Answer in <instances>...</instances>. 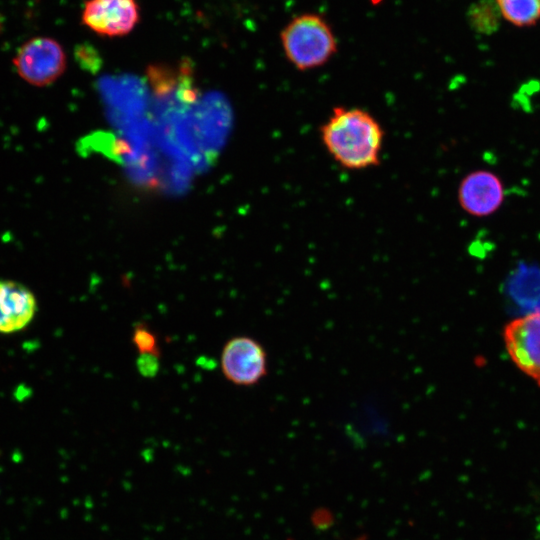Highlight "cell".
<instances>
[{
  "instance_id": "5b68a950",
  "label": "cell",
  "mask_w": 540,
  "mask_h": 540,
  "mask_svg": "<svg viewBox=\"0 0 540 540\" xmlns=\"http://www.w3.org/2000/svg\"><path fill=\"white\" fill-rule=\"evenodd\" d=\"M225 378L238 386H253L267 375V353L263 345L249 336L229 339L221 352Z\"/></svg>"
},
{
  "instance_id": "277c9868",
  "label": "cell",
  "mask_w": 540,
  "mask_h": 540,
  "mask_svg": "<svg viewBox=\"0 0 540 540\" xmlns=\"http://www.w3.org/2000/svg\"><path fill=\"white\" fill-rule=\"evenodd\" d=\"M502 338L513 364L540 386V310L509 321Z\"/></svg>"
},
{
  "instance_id": "4fadbf2b",
  "label": "cell",
  "mask_w": 540,
  "mask_h": 540,
  "mask_svg": "<svg viewBox=\"0 0 540 540\" xmlns=\"http://www.w3.org/2000/svg\"><path fill=\"white\" fill-rule=\"evenodd\" d=\"M1 28H2V26H1V22H0V31H1Z\"/></svg>"
},
{
  "instance_id": "ba28073f",
  "label": "cell",
  "mask_w": 540,
  "mask_h": 540,
  "mask_svg": "<svg viewBox=\"0 0 540 540\" xmlns=\"http://www.w3.org/2000/svg\"><path fill=\"white\" fill-rule=\"evenodd\" d=\"M36 311V297L27 286L13 280H0V333L24 329Z\"/></svg>"
},
{
  "instance_id": "7a4b0ae2",
  "label": "cell",
  "mask_w": 540,
  "mask_h": 540,
  "mask_svg": "<svg viewBox=\"0 0 540 540\" xmlns=\"http://www.w3.org/2000/svg\"><path fill=\"white\" fill-rule=\"evenodd\" d=\"M280 41L288 62L301 72L324 66L338 50L333 29L317 13L293 17L281 30Z\"/></svg>"
},
{
  "instance_id": "6da1fadb",
  "label": "cell",
  "mask_w": 540,
  "mask_h": 540,
  "mask_svg": "<svg viewBox=\"0 0 540 540\" xmlns=\"http://www.w3.org/2000/svg\"><path fill=\"white\" fill-rule=\"evenodd\" d=\"M319 132L326 151L341 167L363 170L380 164L385 132L369 111L335 106Z\"/></svg>"
},
{
  "instance_id": "52a82bcc",
  "label": "cell",
  "mask_w": 540,
  "mask_h": 540,
  "mask_svg": "<svg viewBox=\"0 0 540 540\" xmlns=\"http://www.w3.org/2000/svg\"><path fill=\"white\" fill-rule=\"evenodd\" d=\"M460 207L474 217H487L497 212L505 198L502 180L488 170H475L465 175L458 187Z\"/></svg>"
},
{
  "instance_id": "3957f363",
  "label": "cell",
  "mask_w": 540,
  "mask_h": 540,
  "mask_svg": "<svg viewBox=\"0 0 540 540\" xmlns=\"http://www.w3.org/2000/svg\"><path fill=\"white\" fill-rule=\"evenodd\" d=\"M62 45L47 36H36L23 43L12 59L21 79L35 87L54 83L66 69Z\"/></svg>"
},
{
  "instance_id": "9c48e42d",
  "label": "cell",
  "mask_w": 540,
  "mask_h": 540,
  "mask_svg": "<svg viewBox=\"0 0 540 540\" xmlns=\"http://www.w3.org/2000/svg\"><path fill=\"white\" fill-rule=\"evenodd\" d=\"M503 18L495 0H477L467 10L469 27L481 35L496 33Z\"/></svg>"
},
{
  "instance_id": "8fae6325",
  "label": "cell",
  "mask_w": 540,
  "mask_h": 540,
  "mask_svg": "<svg viewBox=\"0 0 540 540\" xmlns=\"http://www.w3.org/2000/svg\"><path fill=\"white\" fill-rule=\"evenodd\" d=\"M132 343L139 354L160 355V348L156 334L143 323L135 325L132 334Z\"/></svg>"
},
{
  "instance_id": "8992f818",
  "label": "cell",
  "mask_w": 540,
  "mask_h": 540,
  "mask_svg": "<svg viewBox=\"0 0 540 540\" xmlns=\"http://www.w3.org/2000/svg\"><path fill=\"white\" fill-rule=\"evenodd\" d=\"M140 10L136 0H87L82 23L98 35L124 36L139 22Z\"/></svg>"
},
{
  "instance_id": "30bf717a",
  "label": "cell",
  "mask_w": 540,
  "mask_h": 540,
  "mask_svg": "<svg viewBox=\"0 0 540 540\" xmlns=\"http://www.w3.org/2000/svg\"><path fill=\"white\" fill-rule=\"evenodd\" d=\"M503 20L519 28L535 26L540 21V0H495Z\"/></svg>"
},
{
  "instance_id": "7c38bea8",
  "label": "cell",
  "mask_w": 540,
  "mask_h": 540,
  "mask_svg": "<svg viewBox=\"0 0 540 540\" xmlns=\"http://www.w3.org/2000/svg\"><path fill=\"white\" fill-rule=\"evenodd\" d=\"M159 357L157 354H139L136 360L138 372L146 378L154 377L159 370Z\"/></svg>"
}]
</instances>
